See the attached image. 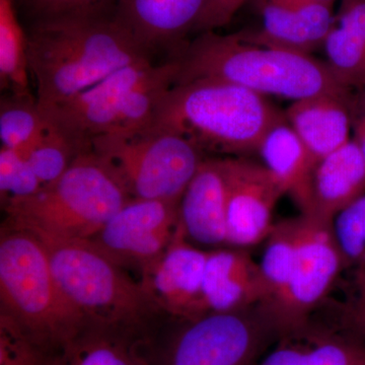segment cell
Here are the masks:
<instances>
[{
	"mask_svg": "<svg viewBox=\"0 0 365 365\" xmlns=\"http://www.w3.org/2000/svg\"><path fill=\"white\" fill-rule=\"evenodd\" d=\"M266 297L260 264L254 261L246 249L209 252L203 280L206 314L263 306Z\"/></svg>",
	"mask_w": 365,
	"mask_h": 365,
	"instance_id": "cell-15",
	"label": "cell"
},
{
	"mask_svg": "<svg viewBox=\"0 0 365 365\" xmlns=\"http://www.w3.org/2000/svg\"><path fill=\"white\" fill-rule=\"evenodd\" d=\"M49 355L14 319L0 312V365H48Z\"/></svg>",
	"mask_w": 365,
	"mask_h": 365,
	"instance_id": "cell-29",
	"label": "cell"
},
{
	"mask_svg": "<svg viewBox=\"0 0 365 365\" xmlns=\"http://www.w3.org/2000/svg\"><path fill=\"white\" fill-rule=\"evenodd\" d=\"M354 140L359 144L365 160V110L359 112V116L357 117L356 122H355Z\"/></svg>",
	"mask_w": 365,
	"mask_h": 365,
	"instance_id": "cell-35",
	"label": "cell"
},
{
	"mask_svg": "<svg viewBox=\"0 0 365 365\" xmlns=\"http://www.w3.org/2000/svg\"><path fill=\"white\" fill-rule=\"evenodd\" d=\"M304 331L311 365H365V344L351 336Z\"/></svg>",
	"mask_w": 365,
	"mask_h": 365,
	"instance_id": "cell-27",
	"label": "cell"
},
{
	"mask_svg": "<svg viewBox=\"0 0 365 365\" xmlns=\"http://www.w3.org/2000/svg\"><path fill=\"white\" fill-rule=\"evenodd\" d=\"M91 150L131 199L177 203L205 160L188 137L158 126L95 137Z\"/></svg>",
	"mask_w": 365,
	"mask_h": 365,
	"instance_id": "cell-8",
	"label": "cell"
},
{
	"mask_svg": "<svg viewBox=\"0 0 365 365\" xmlns=\"http://www.w3.org/2000/svg\"><path fill=\"white\" fill-rule=\"evenodd\" d=\"M48 365H155L141 331L88 323L49 355Z\"/></svg>",
	"mask_w": 365,
	"mask_h": 365,
	"instance_id": "cell-18",
	"label": "cell"
},
{
	"mask_svg": "<svg viewBox=\"0 0 365 365\" xmlns=\"http://www.w3.org/2000/svg\"><path fill=\"white\" fill-rule=\"evenodd\" d=\"M345 267L332 222L300 215L294 273L287 294L271 314L281 338L306 328L309 314L325 299Z\"/></svg>",
	"mask_w": 365,
	"mask_h": 365,
	"instance_id": "cell-10",
	"label": "cell"
},
{
	"mask_svg": "<svg viewBox=\"0 0 365 365\" xmlns=\"http://www.w3.org/2000/svg\"><path fill=\"white\" fill-rule=\"evenodd\" d=\"M179 223L189 241L227 245V181L222 158H205L182 194Z\"/></svg>",
	"mask_w": 365,
	"mask_h": 365,
	"instance_id": "cell-16",
	"label": "cell"
},
{
	"mask_svg": "<svg viewBox=\"0 0 365 365\" xmlns=\"http://www.w3.org/2000/svg\"><path fill=\"white\" fill-rule=\"evenodd\" d=\"M37 103L47 109L151 54L104 9L35 21L26 33Z\"/></svg>",
	"mask_w": 365,
	"mask_h": 365,
	"instance_id": "cell-1",
	"label": "cell"
},
{
	"mask_svg": "<svg viewBox=\"0 0 365 365\" xmlns=\"http://www.w3.org/2000/svg\"><path fill=\"white\" fill-rule=\"evenodd\" d=\"M0 307L49 354L88 324L55 279L40 240L6 222L0 234Z\"/></svg>",
	"mask_w": 365,
	"mask_h": 365,
	"instance_id": "cell-4",
	"label": "cell"
},
{
	"mask_svg": "<svg viewBox=\"0 0 365 365\" xmlns=\"http://www.w3.org/2000/svg\"><path fill=\"white\" fill-rule=\"evenodd\" d=\"M227 181V246L247 249L265 242L275 223L273 211L285 195L263 165L242 158H222Z\"/></svg>",
	"mask_w": 365,
	"mask_h": 365,
	"instance_id": "cell-12",
	"label": "cell"
},
{
	"mask_svg": "<svg viewBox=\"0 0 365 365\" xmlns=\"http://www.w3.org/2000/svg\"><path fill=\"white\" fill-rule=\"evenodd\" d=\"M174 59L179 66L175 85L212 79L294 102L319 95L351 97L326 62L311 54L250 42L241 33H200Z\"/></svg>",
	"mask_w": 365,
	"mask_h": 365,
	"instance_id": "cell-2",
	"label": "cell"
},
{
	"mask_svg": "<svg viewBox=\"0 0 365 365\" xmlns=\"http://www.w3.org/2000/svg\"><path fill=\"white\" fill-rule=\"evenodd\" d=\"M265 244L263 257L259 264L267 297L261 307L271 317L287 294L294 273L297 258V217L275 223Z\"/></svg>",
	"mask_w": 365,
	"mask_h": 365,
	"instance_id": "cell-23",
	"label": "cell"
},
{
	"mask_svg": "<svg viewBox=\"0 0 365 365\" xmlns=\"http://www.w3.org/2000/svg\"><path fill=\"white\" fill-rule=\"evenodd\" d=\"M32 232L44 246L64 295L88 323L144 332L158 309L141 283L90 240Z\"/></svg>",
	"mask_w": 365,
	"mask_h": 365,
	"instance_id": "cell-6",
	"label": "cell"
},
{
	"mask_svg": "<svg viewBox=\"0 0 365 365\" xmlns=\"http://www.w3.org/2000/svg\"><path fill=\"white\" fill-rule=\"evenodd\" d=\"M208 253L192 245L178 222L167 250L141 269V285L157 309L182 322L206 314L203 280Z\"/></svg>",
	"mask_w": 365,
	"mask_h": 365,
	"instance_id": "cell-13",
	"label": "cell"
},
{
	"mask_svg": "<svg viewBox=\"0 0 365 365\" xmlns=\"http://www.w3.org/2000/svg\"><path fill=\"white\" fill-rule=\"evenodd\" d=\"M129 200L111 173L88 150L57 181L2 205L9 225L55 237L91 240Z\"/></svg>",
	"mask_w": 365,
	"mask_h": 365,
	"instance_id": "cell-7",
	"label": "cell"
},
{
	"mask_svg": "<svg viewBox=\"0 0 365 365\" xmlns=\"http://www.w3.org/2000/svg\"><path fill=\"white\" fill-rule=\"evenodd\" d=\"M78 145L47 121L43 133L23 153L43 186L57 181L81 153Z\"/></svg>",
	"mask_w": 365,
	"mask_h": 365,
	"instance_id": "cell-26",
	"label": "cell"
},
{
	"mask_svg": "<svg viewBox=\"0 0 365 365\" xmlns=\"http://www.w3.org/2000/svg\"><path fill=\"white\" fill-rule=\"evenodd\" d=\"M334 237L345 265L365 261V193L340 211L332 222Z\"/></svg>",
	"mask_w": 365,
	"mask_h": 365,
	"instance_id": "cell-28",
	"label": "cell"
},
{
	"mask_svg": "<svg viewBox=\"0 0 365 365\" xmlns=\"http://www.w3.org/2000/svg\"><path fill=\"white\" fill-rule=\"evenodd\" d=\"M207 0H118L115 18L150 54L177 46L193 30Z\"/></svg>",
	"mask_w": 365,
	"mask_h": 365,
	"instance_id": "cell-17",
	"label": "cell"
},
{
	"mask_svg": "<svg viewBox=\"0 0 365 365\" xmlns=\"http://www.w3.org/2000/svg\"><path fill=\"white\" fill-rule=\"evenodd\" d=\"M354 110L359 113L365 110V86L360 88V97L354 102Z\"/></svg>",
	"mask_w": 365,
	"mask_h": 365,
	"instance_id": "cell-36",
	"label": "cell"
},
{
	"mask_svg": "<svg viewBox=\"0 0 365 365\" xmlns=\"http://www.w3.org/2000/svg\"><path fill=\"white\" fill-rule=\"evenodd\" d=\"M179 66L143 60L118 69L76 97L41 110L81 151L95 137L132 133L150 127L158 103L175 85Z\"/></svg>",
	"mask_w": 365,
	"mask_h": 365,
	"instance_id": "cell-5",
	"label": "cell"
},
{
	"mask_svg": "<svg viewBox=\"0 0 365 365\" xmlns=\"http://www.w3.org/2000/svg\"><path fill=\"white\" fill-rule=\"evenodd\" d=\"M319 1H323V2H327V4H334V1H335V0H319Z\"/></svg>",
	"mask_w": 365,
	"mask_h": 365,
	"instance_id": "cell-37",
	"label": "cell"
},
{
	"mask_svg": "<svg viewBox=\"0 0 365 365\" xmlns=\"http://www.w3.org/2000/svg\"><path fill=\"white\" fill-rule=\"evenodd\" d=\"M327 66L345 88L365 86V0H342L325 43Z\"/></svg>",
	"mask_w": 365,
	"mask_h": 365,
	"instance_id": "cell-22",
	"label": "cell"
},
{
	"mask_svg": "<svg viewBox=\"0 0 365 365\" xmlns=\"http://www.w3.org/2000/svg\"><path fill=\"white\" fill-rule=\"evenodd\" d=\"M365 193V160L355 140L322 158L314 175L313 215L325 222Z\"/></svg>",
	"mask_w": 365,
	"mask_h": 365,
	"instance_id": "cell-21",
	"label": "cell"
},
{
	"mask_svg": "<svg viewBox=\"0 0 365 365\" xmlns=\"http://www.w3.org/2000/svg\"><path fill=\"white\" fill-rule=\"evenodd\" d=\"M263 165L292 197L302 215L314 211V175L318 160L302 143L287 118L274 125L259 146Z\"/></svg>",
	"mask_w": 365,
	"mask_h": 365,
	"instance_id": "cell-19",
	"label": "cell"
},
{
	"mask_svg": "<svg viewBox=\"0 0 365 365\" xmlns=\"http://www.w3.org/2000/svg\"><path fill=\"white\" fill-rule=\"evenodd\" d=\"M353 111L351 97L319 95L295 101L285 118L319 162L349 143Z\"/></svg>",
	"mask_w": 365,
	"mask_h": 365,
	"instance_id": "cell-20",
	"label": "cell"
},
{
	"mask_svg": "<svg viewBox=\"0 0 365 365\" xmlns=\"http://www.w3.org/2000/svg\"><path fill=\"white\" fill-rule=\"evenodd\" d=\"M343 332L365 344V264L359 266L355 278V294L341 311Z\"/></svg>",
	"mask_w": 365,
	"mask_h": 365,
	"instance_id": "cell-32",
	"label": "cell"
},
{
	"mask_svg": "<svg viewBox=\"0 0 365 365\" xmlns=\"http://www.w3.org/2000/svg\"><path fill=\"white\" fill-rule=\"evenodd\" d=\"M47 126L37 98L33 96L13 95L2 98L0 106L1 148L23 153L28 150Z\"/></svg>",
	"mask_w": 365,
	"mask_h": 365,
	"instance_id": "cell-25",
	"label": "cell"
},
{
	"mask_svg": "<svg viewBox=\"0 0 365 365\" xmlns=\"http://www.w3.org/2000/svg\"><path fill=\"white\" fill-rule=\"evenodd\" d=\"M35 21L104 9L109 0H20Z\"/></svg>",
	"mask_w": 365,
	"mask_h": 365,
	"instance_id": "cell-31",
	"label": "cell"
},
{
	"mask_svg": "<svg viewBox=\"0 0 365 365\" xmlns=\"http://www.w3.org/2000/svg\"><path fill=\"white\" fill-rule=\"evenodd\" d=\"M281 334L261 306L227 313H208L172 336L155 365H257Z\"/></svg>",
	"mask_w": 365,
	"mask_h": 365,
	"instance_id": "cell-9",
	"label": "cell"
},
{
	"mask_svg": "<svg viewBox=\"0 0 365 365\" xmlns=\"http://www.w3.org/2000/svg\"><path fill=\"white\" fill-rule=\"evenodd\" d=\"M28 41L16 11V0H0V83L2 90L32 96L29 86Z\"/></svg>",
	"mask_w": 365,
	"mask_h": 365,
	"instance_id": "cell-24",
	"label": "cell"
},
{
	"mask_svg": "<svg viewBox=\"0 0 365 365\" xmlns=\"http://www.w3.org/2000/svg\"><path fill=\"white\" fill-rule=\"evenodd\" d=\"M247 0H207L193 30L210 32L227 26Z\"/></svg>",
	"mask_w": 365,
	"mask_h": 365,
	"instance_id": "cell-34",
	"label": "cell"
},
{
	"mask_svg": "<svg viewBox=\"0 0 365 365\" xmlns=\"http://www.w3.org/2000/svg\"><path fill=\"white\" fill-rule=\"evenodd\" d=\"M43 184L20 153L9 148L0 150V197L1 203L34 195Z\"/></svg>",
	"mask_w": 365,
	"mask_h": 365,
	"instance_id": "cell-30",
	"label": "cell"
},
{
	"mask_svg": "<svg viewBox=\"0 0 365 365\" xmlns=\"http://www.w3.org/2000/svg\"><path fill=\"white\" fill-rule=\"evenodd\" d=\"M285 119L264 96L242 86L198 79L163 96L150 126L180 132L203 151H258L264 136Z\"/></svg>",
	"mask_w": 365,
	"mask_h": 365,
	"instance_id": "cell-3",
	"label": "cell"
},
{
	"mask_svg": "<svg viewBox=\"0 0 365 365\" xmlns=\"http://www.w3.org/2000/svg\"><path fill=\"white\" fill-rule=\"evenodd\" d=\"M179 204L131 199L90 241L120 266L141 269L167 250L176 234Z\"/></svg>",
	"mask_w": 365,
	"mask_h": 365,
	"instance_id": "cell-11",
	"label": "cell"
},
{
	"mask_svg": "<svg viewBox=\"0 0 365 365\" xmlns=\"http://www.w3.org/2000/svg\"><path fill=\"white\" fill-rule=\"evenodd\" d=\"M261 16L255 32H240L256 44L311 54L325 43L336 18L333 4L319 0H254Z\"/></svg>",
	"mask_w": 365,
	"mask_h": 365,
	"instance_id": "cell-14",
	"label": "cell"
},
{
	"mask_svg": "<svg viewBox=\"0 0 365 365\" xmlns=\"http://www.w3.org/2000/svg\"><path fill=\"white\" fill-rule=\"evenodd\" d=\"M302 333L306 344L302 343L300 331L289 334L280 338L279 345L257 365H311L306 334L304 330Z\"/></svg>",
	"mask_w": 365,
	"mask_h": 365,
	"instance_id": "cell-33",
	"label": "cell"
}]
</instances>
